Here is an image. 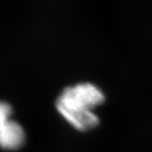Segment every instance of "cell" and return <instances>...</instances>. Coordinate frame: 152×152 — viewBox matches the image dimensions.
I'll return each mask as SVG.
<instances>
[{"label": "cell", "mask_w": 152, "mask_h": 152, "mask_svg": "<svg viewBox=\"0 0 152 152\" xmlns=\"http://www.w3.org/2000/svg\"><path fill=\"white\" fill-rule=\"evenodd\" d=\"M59 112L74 127L81 130L93 128L99 123V116L92 110H62Z\"/></svg>", "instance_id": "3"}, {"label": "cell", "mask_w": 152, "mask_h": 152, "mask_svg": "<svg viewBox=\"0 0 152 152\" xmlns=\"http://www.w3.org/2000/svg\"><path fill=\"white\" fill-rule=\"evenodd\" d=\"M25 141V131L20 124L8 119L0 133V147L4 148H17Z\"/></svg>", "instance_id": "2"}, {"label": "cell", "mask_w": 152, "mask_h": 152, "mask_svg": "<svg viewBox=\"0 0 152 152\" xmlns=\"http://www.w3.org/2000/svg\"><path fill=\"white\" fill-rule=\"evenodd\" d=\"M105 99L102 90L92 82H79L65 87L57 99L58 111L62 110H91Z\"/></svg>", "instance_id": "1"}, {"label": "cell", "mask_w": 152, "mask_h": 152, "mask_svg": "<svg viewBox=\"0 0 152 152\" xmlns=\"http://www.w3.org/2000/svg\"><path fill=\"white\" fill-rule=\"evenodd\" d=\"M11 112H12L11 105L6 101L0 100V133H1V129L5 125V123L8 119H10L9 116L11 115Z\"/></svg>", "instance_id": "4"}]
</instances>
